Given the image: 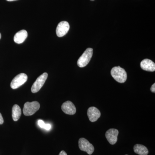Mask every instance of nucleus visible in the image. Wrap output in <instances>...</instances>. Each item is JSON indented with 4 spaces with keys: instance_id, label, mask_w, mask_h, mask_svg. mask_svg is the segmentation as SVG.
<instances>
[{
    "instance_id": "20e7f679",
    "label": "nucleus",
    "mask_w": 155,
    "mask_h": 155,
    "mask_svg": "<svg viewBox=\"0 0 155 155\" xmlns=\"http://www.w3.org/2000/svg\"><path fill=\"white\" fill-rule=\"evenodd\" d=\"M48 76V73L45 72L38 78L31 87V91L33 93L38 92L41 89L47 79Z\"/></svg>"
},
{
    "instance_id": "6ab92c4d",
    "label": "nucleus",
    "mask_w": 155,
    "mask_h": 155,
    "mask_svg": "<svg viewBox=\"0 0 155 155\" xmlns=\"http://www.w3.org/2000/svg\"><path fill=\"white\" fill-rule=\"evenodd\" d=\"M59 155H67V153H66V152L64 151H61V152H60V154H59Z\"/></svg>"
},
{
    "instance_id": "f257e3e1",
    "label": "nucleus",
    "mask_w": 155,
    "mask_h": 155,
    "mask_svg": "<svg viewBox=\"0 0 155 155\" xmlns=\"http://www.w3.org/2000/svg\"><path fill=\"white\" fill-rule=\"evenodd\" d=\"M111 74L114 79L119 83H124L127 80V75L126 71L119 66L112 68Z\"/></svg>"
},
{
    "instance_id": "2eb2a0df",
    "label": "nucleus",
    "mask_w": 155,
    "mask_h": 155,
    "mask_svg": "<svg viewBox=\"0 0 155 155\" xmlns=\"http://www.w3.org/2000/svg\"><path fill=\"white\" fill-rule=\"evenodd\" d=\"M38 126H39L41 128H44V127H45V122L42 120H38Z\"/></svg>"
},
{
    "instance_id": "9b49d317",
    "label": "nucleus",
    "mask_w": 155,
    "mask_h": 155,
    "mask_svg": "<svg viewBox=\"0 0 155 155\" xmlns=\"http://www.w3.org/2000/svg\"><path fill=\"white\" fill-rule=\"evenodd\" d=\"M140 67L143 70L148 72L155 71V64L153 61L149 59H146L141 61Z\"/></svg>"
},
{
    "instance_id": "423d86ee",
    "label": "nucleus",
    "mask_w": 155,
    "mask_h": 155,
    "mask_svg": "<svg viewBox=\"0 0 155 155\" xmlns=\"http://www.w3.org/2000/svg\"><path fill=\"white\" fill-rule=\"evenodd\" d=\"M78 145L81 150L86 152L89 155H91L94 151V147L84 138H81L79 140Z\"/></svg>"
},
{
    "instance_id": "1a4fd4ad",
    "label": "nucleus",
    "mask_w": 155,
    "mask_h": 155,
    "mask_svg": "<svg viewBox=\"0 0 155 155\" xmlns=\"http://www.w3.org/2000/svg\"><path fill=\"white\" fill-rule=\"evenodd\" d=\"M61 109L65 114L68 115H74L76 112V109L75 105L70 101H67L64 102L62 104Z\"/></svg>"
},
{
    "instance_id": "dca6fc26",
    "label": "nucleus",
    "mask_w": 155,
    "mask_h": 155,
    "mask_svg": "<svg viewBox=\"0 0 155 155\" xmlns=\"http://www.w3.org/2000/svg\"><path fill=\"white\" fill-rule=\"evenodd\" d=\"M51 126L50 124H45L44 128L45 130H49L51 129Z\"/></svg>"
},
{
    "instance_id": "0eeeda50",
    "label": "nucleus",
    "mask_w": 155,
    "mask_h": 155,
    "mask_svg": "<svg viewBox=\"0 0 155 155\" xmlns=\"http://www.w3.org/2000/svg\"><path fill=\"white\" fill-rule=\"evenodd\" d=\"M69 25L67 21H62L58 24L56 28V33L57 36L59 37H62L66 35L69 31Z\"/></svg>"
},
{
    "instance_id": "f3484780",
    "label": "nucleus",
    "mask_w": 155,
    "mask_h": 155,
    "mask_svg": "<svg viewBox=\"0 0 155 155\" xmlns=\"http://www.w3.org/2000/svg\"><path fill=\"white\" fill-rule=\"evenodd\" d=\"M150 91L152 92H155V83H154L152 85L151 87L150 88Z\"/></svg>"
},
{
    "instance_id": "4be33fe9",
    "label": "nucleus",
    "mask_w": 155,
    "mask_h": 155,
    "mask_svg": "<svg viewBox=\"0 0 155 155\" xmlns=\"http://www.w3.org/2000/svg\"><path fill=\"white\" fill-rule=\"evenodd\" d=\"M91 1H94V0H91Z\"/></svg>"
},
{
    "instance_id": "a211bd4d",
    "label": "nucleus",
    "mask_w": 155,
    "mask_h": 155,
    "mask_svg": "<svg viewBox=\"0 0 155 155\" xmlns=\"http://www.w3.org/2000/svg\"><path fill=\"white\" fill-rule=\"evenodd\" d=\"M4 123V119H3L2 114L0 113V125H2Z\"/></svg>"
},
{
    "instance_id": "412c9836",
    "label": "nucleus",
    "mask_w": 155,
    "mask_h": 155,
    "mask_svg": "<svg viewBox=\"0 0 155 155\" xmlns=\"http://www.w3.org/2000/svg\"><path fill=\"white\" fill-rule=\"evenodd\" d=\"M1 38V34L0 33V39Z\"/></svg>"
},
{
    "instance_id": "5701e85b",
    "label": "nucleus",
    "mask_w": 155,
    "mask_h": 155,
    "mask_svg": "<svg viewBox=\"0 0 155 155\" xmlns=\"http://www.w3.org/2000/svg\"></svg>"
},
{
    "instance_id": "9d476101",
    "label": "nucleus",
    "mask_w": 155,
    "mask_h": 155,
    "mask_svg": "<svg viewBox=\"0 0 155 155\" xmlns=\"http://www.w3.org/2000/svg\"><path fill=\"white\" fill-rule=\"evenodd\" d=\"M87 115L91 122H95L101 117V113L97 108L91 107L88 108Z\"/></svg>"
},
{
    "instance_id": "4468645a",
    "label": "nucleus",
    "mask_w": 155,
    "mask_h": 155,
    "mask_svg": "<svg viewBox=\"0 0 155 155\" xmlns=\"http://www.w3.org/2000/svg\"><path fill=\"white\" fill-rule=\"evenodd\" d=\"M21 116V108L18 105L15 104L12 108V118L14 121H17Z\"/></svg>"
},
{
    "instance_id": "39448f33",
    "label": "nucleus",
    "mask_w": 155,
    "mask_h": 155,
    "mask_svg": "<svg viewBox=\"0 0 155 155\" xmlns=\"http://www.w3.org/2000/svg\"><path fill=\"white\" fill-rule=\"evenodd\" d=\"M28 76L25 73H22L17 75L11 81V87L13 89H16L27 81Z\"/></svg>"
},
{
    "instance_id": "f03ea898",
    "label": "nucleus",
    "mask_w": 155,
    "mask_h": 155,
    "mask_svg": "<svg viewBox=\"0 0 155 155\" xmlns=\"http://www.w3.org/2000/svg\"><path fill=\"white\" fill-rule=\"evenodd\" d=\"M93 50L91 48H88L81 56L77 61L78 66L81 68L86 67L91 60L93 55Z\"/></svg>"
},
{
    "instance_id": "6e6552de",
    "label": "nucleus",
    "mask_w": 155,
    "mask_h": 155,
    "mask_svg": "<svg viewBox=\"0 0 155 155\" xmlns=\"http://www.w3.org/2000/svg\"><path fill=\"white\" fill-rule=\"evenodd\" d=\"M119 131L115 128H111L106 132L105 136L108 142L111 144L114 145L117 142Z\"/></svg>"
},
{
    "instance_id": "7ed1b4c3",
    "label": "nucleus",
    "mask_w": 155,
    "mask_h": 155,
    "mask_svg": "<svg viewBox=\"0 0 155 155\" xmlns=\"http://www.w3.org/2000/svg\"><path fill=\"white\" fill-rule=\"evenodd\" d=\"M39 103L37 101H33L32 102L25 103L23 109V113L25 116H30L33 115L38 110L40 109Z\"/></svg>"
},
{
    "instance_id": "aec40b11",
    "label": "nucleus",
    "mask_w": 155,
    "mask_h": 155,
    "mask_svg": "<svg viewBox=\"0 0 155 155\" xmlns=\"http://www.w3.org/2000/svg\"><path fill=\"white\" fill-rule=\"evenodd\" d=\"M7 1H8V2H12V1H17V0H7Z\"/></svg>"
},
{
    "instance_id": "f8f14e48",
    "label": "nucleus",
    "mask_w": 155,
    "mask_h": 155,
    "mask_svg": "<svg viewBox=\"0 0 155 155\" xmlns=\"http://www.w3.org/2000/svg\"><path fill=\"white\" fill-rule=\"evenodd\" d=\"M28 36V33L25 30L19 31L15 35L14 37V41L16 43L20 44L25 41Z\"/></svg>"
},
{
    "instance_id": "ddd939ff",
    "label": "nucleus",
    "mask_w": 155,
    "mask_h": 155,
    "mask_svg": "<svg viewBox=\"0 0 155 155\" xmlns=\"http://www.w3.org/2000/svg\"><path fill=\"white\" fill-rule=\"evenodd\" d=\"M134 150L136 153L139 155H147L149 151L147 148L141 144H136L134 147Z\"/></svg>"
}]
</instances>
